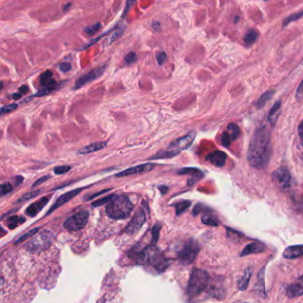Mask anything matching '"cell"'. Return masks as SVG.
Masks as SVG:
<instances>
[{
	"instance_id": "6da1fadb",
	"label": "cell",
	"mask_w": 303,
	"mask_h": 303,
	"mask_svg": "<svg viewBox=\"0 0 303 303\" xmlns=\"http://www.w3.org/2000/svg\"><path fill=\"white\" fill-rule=\"evenodd\" d=\"M271 156V136L267 127L255 130L250 143L247 159L250 165L257 169L265 168Z\"/></svg>"
},
{
	"instance_id": "7a4b0ae2",
	"label": "cell",
	"mask_w": 303,
	"mask_h": 303,
	"mask_svg": "<svg viewBox=\"0 0 303 303\" xmlns=\"http://www.w3.org/2000/svg\"><path fill=\"white\" fill-rule=\"evenodd\" d=\"M134 209V205L129 198L125 196H117L112 199L106 207L108 216L115 220H122L129 217Z\"/></svg>"
},
{
	"instance_id": "3957f363",
	"label": "cell",
	"mask_w": 303,
	"mask_h": 303,
	"mask_svg": "<svg viewBox=\"0 0 303 303\" xmlns=\"http://www.w3.org/2000/svg\"><path fill=\"white\" fill-rule=\"evenodd\" d=\"M136 262L141 265H151L157 270L163 271L167 266L166 260L156 246L152 245L140 252L136 256Z\"/></svg>"
},
{
	"instance_id": "277c9868",
	"label": "cell",
	"mask_w": 303,
	"mask_h": 303,
	"mask_svg": "<svg viewBox=\"0 0 303 303\" xmlns=\"http://www.w3.org/2000/svg\"><path fill=\"white\" fill-rule=\"evenodd\" d=\"M209 283V276L201 269H195L191 273L188 284V294L189 296H196L205 289Z\"/></svg>"
},
{
	"instance_id": "5b68a950",
	"label": "cell",
	"mask_w": 303,
	"mask_h": 303,
	"mask_svg": "<svg viewBox=\"0 0 303 303\" xmlns=\"http://www.w3.org/2000/svg\"><path fill=\"white\" fill-rule=\"evenodd\" d=\"M54 235L48 230H45L37 234L36 236L29 241L26 245V248L31 252L39 253L47 249L50 245H52Z\"/></svg>"
},
{
	"instance_id": "8992f818",
	"label": "cell",
	"mask_w": 303,
	"mask_h": 303,
	"mask_svg": "<svg viewBox=\"0 0 303 303\" xmlns=\"http://www.w3.org/2000/svg\"><path fill=\"white\" fill-rule=\"evenodd\" d=\"M199 252V245L195 240H189L179 251L178 257L183 265H189L194 262Z\"/></svg>"
},
{
	"instance_id": "52a82bcc",
	"label": "cell",
	"mask_w": 303,
	"mask_h": 303,
	"mask_svg": "<svg viewBox=\"0 0 303 303\" xmlns=\"http://www.w3.org/2000/svg\"><path fill=\"white\" fill-rule=\"evenodd\" d=\"M88 218L89 213L87 211H80L67 219L64 223V227L69 231H78L85 227Z\"/></svg>"
},
{
	"instance_id": "ba28073f",
	"label": "cell",
	"mask_w": 303,
	"mask_h": 303,
	"mask_svg": "<svg viewBox=\"0 0 303 303\" xmlns=\"http://www.w3.org/2000/svg\"><path fill=\"white\" fill-rule=\"evenodd\" d=\"M106 70V65L104 64L103 66H99V67L94 68L93 70H91L89 72L85 73L83 76H81L75 82V84L73 85V90H78L84 87L85 85L89 84L92 81L96 80L100 76H103V73Z\"/></svg>"
},
{
	"instance_id": "9c48e42d",
	"label": "cell",
	"mask_w": 303,
	"mask_h": 303,
	"mask_svg": "<svg viewBox=\"0 0 303 303\" xmlns=\"http://www.w3.org/2000/svg\"><path fill=\"white\" fill-rule=\"evenodd\" d=\"M273 182L276 186L283 191H286L291 187L292 176L288 169L285 167H280L273 173Z\"/></svg>"
},
{
	"instance_id": "30bf717a",
	"label": "cell",
	"mask_w": 303,
	"mask_h": 303,
	"mask_svg": "<svg viewBox=\"0 0 303 303\" xmlns=\"http://www.w3.org/2000/svg\"><path fill=\"white\" fill-rule=\"evenodd\" d=\"M196 134L195 131H191L189 134L184 135L183 137L176 139L170 143L168 150L174 151V152H181L187 150L188 148L190 147L193 142L196 139Z\"/></svg>"
},
{
	"instance_id": "8fae6325",
	"label": "cell",
	"mask_w": 303,
	"mask_h": 303,
	"mask_svg": "<svg viewBox=\"0 0 303 303\" xmlns=\"http://www.w3.org/2000/svg\"><path fill=\"white\" fill-rule=\"evenodd\" d=\"M146 221V215L144 211L142 209H139L135 214L134 215V217L131 220L128 226L126 227L125 231L126 233H128L130 235H134L136 232H138L140 230V228L143 227V224Z\"/></svg>"
},
{
	"instance_id": "7c38bea8",
	"label": "cell",
	"mask_w": 303,
	"mask_h": 303,
	"mask_svg": "<svg viewBox=\"0 0 303 303\" xmlns=\"http://www.w3.org/2000/svg\"><path fill=\"white\" fill-rule=\"evenodd\" d=\"M156 164L153 163H146L142 165H135L132 166L130 168L121 171L118 174H116V177H125V176H130L134 174H143V173H148L151 172L156 167Z\"/></svg>"
},
{
	"instance_id": "4fadbf2b",
	"label": "cell",
	"mask_w": 303,
	"mask_h": 303,
	"mask_svg": "<svg viewBox=\"0 0 303 303\" xmlns=\"http://www.w3.org/2000/svg\"><path fill=\"white\" fill-rule=\"evenodd\" d=\"M84 189H85V188L76 189H73L72 191L67 192V193H65V194L62 195V196H60L58 199L56 200V202L54 203V205L51 207V209H50L49 212H48V214L52 213V212H54V210L57 209L60 206H62V205H64V204H66L69 201L72 200V198H74V197L77 196L78 194H80L81 191H82Z\"/></svg>"
},
{
	"instance_id": "5bb4252c",
	"label": "cell",
	"mask_w": 303,
	"mask_h": 303,
	"mask_svg": "<svg viewBox=\"0 0 303 303\" xmlns=\"http://www.w3.org/2000/svg\"><path fill=\"white\" fill-rule=\"evenodd\" d=\"M303 293V275L300 276L297 280L294 282V284L290 285L286 289V294L289 296L290 298L298 297L302 295Z\"/></svg>"
},
{
	"instance_id": "9a60e30c",
	"label": "cell",
	"mask_w": 303,
	"mask_h": 303,
	"mask_svg": "<svg viewBox=\"0 0 303 303\" xmlns=\"http://www.w3.org/2000/svg\"><path fill=\"white\" fill-rule=\"evenodd\" d=\"M226 154L221 151H215L206 156V160L209 161L213 165L218 167H222L226 162Z\"/></svg>"
},
{
	"instance_id": "2e32d148",
	"label": "cell",
	"mask_w": 303,
	"mask_h": 303,
	"mask_svg": "<svg viewBox=\"0 0 303 303\" xmlns=\"http://www.w3.org/2000/svg\"><path fill=\"white\" fill-rule=\"evenodd\" d=\"M106 146H107V142H95V143H90L85 147L81 148L80 150L77 152V154L78 155H88L91 153L99 152Z\"/></svg>"
},
{
	"instance_id": "e0dca14e",
	"label": "cell",
	"mask_w": 303,
	"mask_h": 303,
	"mask_svg": "<svg viewBox=\"0 0 303 303\" xmlns=\"http://www.w3.org/2000/svg\"><path fill=\"white\" fill-rule=\"evenodd\" d=\"M48 201H49V197L48 196H45V197L41 198L39 200L37 201L36 203L32 204L26 210V213H27L28 215H30L31 217L35 216L36 214H38L41 210L45 207V205H47Z\"/></svg>"
},
{
	"instance_id": "ac0fdd59",
	"label": "cell",
	"mask_w": 303,
	"mask_h": 303,
	"mask_svg": "<svg viewBox=\"0 0 303 303\" xmlns=\"http://www.w3.org/2000/svg\"><path fill=\"white\" fill-rule=\"evenodd\" d=\"M265 251V246L258 243V242H254L252 244H249L247 246H245V249L243 250L241 256H246L252 254H259V253H263Z\"/></svg>"
},
{
	"instance_id": "d6986e66",
	"label": "cell",
	"mask_w": 303,
	"mask_h": 303,
	"mask_svg": "<svg viewBox=\"0 0 303 303\" xmlns=\"http://www.w3.org/2000/svg\"><path fill=\"white\" fill-rule=\"evenodd\" d=\"M284 256L287 259L298 258L303 256V245H292L284 252Z\"/></svg>"
},
{
	"instance_id": "ffe728a7",
	"label": "cell",
	"mask_w": 303,
	"mask_h": 303,
	"mask_svg": "<svg viewBox=\"0 0 303 303\" xmlns=\"http://www.w3.org/2000/svg\"><path fill=\"white\" fill-rule=\"evenodd\" d=\"M178 174H190L193 176V178L189 181V184H193V183L196 182V180L202 178L204 174L202 173V171L199 169H196V168H192V167H186V168H183V169L179 170L177 172Z\"/></svg>"
},
{
	"instance_id": "44dd1931",
	"label": "cell",
	"mask_w": 303,
	"mask_h": 303,
	"mask_svg": "<svg viewBox=\"0 0 303 303\" xmlns=\"http://www.w3.org/2000/svg\"><path fill=\"white\" fill-rule=\"evenodd\" d=\"M281 101H277L274 106L272 107L270 112L268 113V117H267V120L270 123V125L272 126L276 125V120L278 118V116L280 115L281 113Z\"/></svg>"
},
{
	"instance_id": "7402d4cb",
	"label": "cell",
	"mask_w": 303,
	"mask_h": 303,
	"mask_svg": "<svg viewBox=\"0 0 303 303\" xmlns=\"http://www.w3.org/2000/svg\"><path fill=\"white\" fill-rule=\"evenodd\" d=\"M39 80H40L41 85H43L44 87L57 86L56 82L53 78V72L51 71H46L43 74H41Z\"/></svg>"
},
{
	"instance_id": "603a6c76",
	"label": "cell",
	"mask_w": 303,
	"mask_h": 303,
	"mask_svg": "<svg viewBox=\"0 0 303 303\" xmlns=\"http://www.w3.org/2000/svg\"><path fill=\"white\" fill-rule=\"evenodd\" d=\"M180 152H174L171 150H166V151H161V152L156 153V155L152 156L150 159L151 160H157V159H168V158H173L176 156H178Z\"/></svg>"
},
{
	"instance_id": "cb8c5ba5",
	"label": "cell",
	"mask_w": 303,
	"mask_h": 303,
	"mask_svg": "<svg viewBox=\"0 0 303 303\" xmlns=\"http://www.w3.org/2000/svg\"><path fill=\"white\" fill-rule=\"evenodd\" d=\"M252 274H253V269H252L251 267H248V268L245 270V274L241 277L240 280H239L238 284H237L238 289L241 290V291H244V290L246 289V288L248 287Z\"/></svg>"
},
{
	"instance_id": "d4e9b609",
	"label": "cell",
	"mask_w": 303,
	"mask_h": 303,
	"mask_svg": "<svg viewBox=\"0 0 303 303\" xmlns=\"http://www.w3.org/2000/svg\"><path fill=\"white\" fill-rule=\"evenodd\" d=\"M125 32V26H116V29L114 30V32H112V35L108 38L107 42L109 45H111L112 43H114L115 41L119 39L123 33Z\"/></svg>"
},
{
	"instance_id": "484cf974",
	"label": "cell",
	"mask_w": 303,
	"mask_h": 303,
	"mask_svg": "<svg viewBox=\"0 0 303 303\" xmlns=\"http://www.w3.org/2000/svg\"><path fill=\"white\" fill-rule=\"evenodd\" d=\"M257 38H258V33L256 32V31H254V29H252L246 32V34L244 37V41H245V45L249 46V45H253L254 42L257 40Z\"/></svg>"
},
{
	"instance_id": "4316f807",
	"label": "cell",
	"mask_w": 303,
	"mask_h": 303,
	"mask_svg": "<svg viewBox=\"0 0 303 303\" xmlns=\"http://www.w3.org/2000/svg\"><path fill=\"white\" fill-rule=\"evenodd\" d=\"M227 132V134H229L231 141H236V139L239 137V134H240L239 127L236 124H234V123L228 125Z\"/></svg>"
},
{
	"instance_id": "83f0119b",
	"label": "cell",
	"mask_w": 303,
	"mask_h": 303,
	"mask_svg": "<svg viewBox=\"0 0 303 303\" xmlns=\"http://www.w3.org/2000/svg\"><path fill=\"white\" fill-rule=\"evenodd\" d=\"M275 94V91L271 90V91H268L266 92L265 94H263L260 99L258 100V103H257V107L263 108L264 107V105L272 98V96Z\"/></svg>"
},
{
	"instance_id": "f1b7e54d",
	"label": "cell",
	"mask_w": 303,
	"mask_h": 303,
	"mask_svg": "<svg viewBox=\"0 0 303 303\" xmlns=\"http://www.w3.org/2000/svg\"><path fill=\"white\" fill-rule=\"evenodd\" d=\"M56 89H57V86H54V87H44V88H42V89L39 90V91H38L36 94L31 96L30 98L28 97V98L26 99V101L28 102V101H30V100L33 98V97H43V96H45V95H47V94L53 93L54 90Z\"/></svg>"
},
{
	"instance_id": "f546056e",
	"label": "cell",
	"mask_w": 303,
	"mask_h": 303,
	"mask_svg": "<svg viewBox=\"0 0 303 303\" xmlns=\"http://www.w3.org/2000/svg\"><path fill=\"white\" fill-rule=\"evenodd\" d=\"M202 222L206 225H212V226H218L219 223H220L218 219L216 218L214 215L209 214H204V216L202 218Z\"/></svg>"
},
{
	"instance_id": "4dcf8cb0",
	"label": "cell",
	"mask_w": 303,
	"mask_h": 303,
	"mask_svg": "<svg viewBox=\"0 0 303 303\" xmlns=\"http://www.w3.org/2000/svg\"><path fill=\"white\" fill-rule=\"evenodd\" d=\"M190 205H191V202H189V201H183V202H180L178 204H176V205H175L176 214L179 215V214H183L184 211H186L190 206Z\"/></svg>"
},
{
	"instance_id": "1f68e13d",
	"label": "cell",
	"mask_w": 303,
	"mask_h": 303,
	"mask_svg": "<svg viewBox=\"0 0 303 303\" xmlns=\"http://www.w3.org/2000/svg\"><path fill=\"white\" fill-rule=\"evenodd\" d=\"M102 28V24L100 23H94L90 26L85 28V32H86L88 35H94L96 32L100 31V29Z\"/></svg>"
},
{
	"instance_id": "d6a6232c",
	"label": "cell",
	"mask_w": 303,
	"mask_h": 303,
	"mask_svg": "<svg viewBox=\"0 0 303 303\" xmlns=\"http://www.w3.org/2000/svg\"><path fill=\"white\" fill-rule=\"evenodd\" d=\"M115 196H116V195H113V194H112V195H110V196H105V197H103V198H101V199H99V200L95 201L92 205H93V206H95V207H96V206H100V205H104V204H109V203L115 197Z\"/></svg>"
},
{
	"instance_id": "836d02e7",
	"label": "cell",
	"mask_w": 303,
	"mask_h": 303,
	"mask_svg": "<svg viewBox=\"0 0 303 303\" xmlns=\"http://www.w3.org/2000/svg\"><path fill=\"white\" fill-rule=\"evenodd\" d=\"M115 29H116V27L112 28V30H111V31H109V32H103V34H101L98 38H94V39H93V40L90 41L89 43H88L87 45H85V46L83 47V50L86 49V48H88V47L92 46L93 45H95V44H96V43H97L100 39H102V38H103V37L105 36V35H108L109 33H111V32H113Z\"/></svg>"
},
{
	"instance_id": "e575fe53",
	"label": "cell",
	"mask_w": 303,
	"mask_h": 303,
	"mask_svg": "<svg viewBox=\"0 0 303 303\" xmlns=\"http://www.w3.org/2000/svg\"><path fill=\"white\" fill-rule=\"evenodd\" d=\"M41 190H37V191L33 192H29L27 194H25V195H23L22 197H20L19 198L18 201H17V203H21V202H25V201L30 200V199H32L33 197H35V196H38L39 193H40Z\"/></svg>"
},
{
	"instance_id": "d590c367",
	"label": "cell",
	"mask_w": 303,
	"mask_h": 303,
	"mask_svg": "<svg viewBox=\"0 0 303 303\" xmlns=\"http://www.w3.org/2000/svg\"><path fill=\"white\" fill-rule=\"evenodd\" d=\"M13 185L10 183H4L1 184V196H4L13 190Z\"/></svg>"
},
{
	"instance_id": "8d00e7d4",
	"label": "cell",
	"mask_w": 303,
	"mask_h": 303,
	"mask_svg": "<svg viewBox=\"0 0 303 303\" xmlns=\"http://www.w3.org/2000/svg\"><path fill=\"white\" fill-rule=\"evenodd\" d=\"M16 109H17V104L16 103H12V104H9V105H5V106L2 107V109H1V115L3 116V115L7 114L9 112H14V110H16Z\"/></svg>"
},
{
	"instance_id": "74e56055",
	"label": "cell",
	"mask_w": 303,
	"mask_h": 303,
	"mask_svg": "<svg viewBox=\"0 0 303 303\" xmlns=\"http://www.w3.org/2000/svg\"><path fill=\"white\" fill-rule=\"evenodd\" d=\"M156 61L159 65H163L167 61V54L164 51H159L156 53Z\"/></svg>"
},
{
	"instance_id": "f35d334b",
	"label": "cell",
	"mask_w": 303,
	"mask_h": 303,
	"mask_svg": "<svg viewBox=\"0 0 303 303\" xmlns=\"http://www.w3.org/2000/svg\"><path fill=\"white\" fill-rule=\"evenodd\" d=\"M71 170V166L69 165H59L54 167V172L55 174H66L69 171Z\"/></svg>"
},
{
	"instance_id": "ab89813d",
	"label": "cell",
	"mask_w": 303,
	"mask_h": 303,
	"mask_svg": "<svg viewBox=\"0 0 303 303\" xmlns=\"http://www.w3.org/2000/svg\"><path fill=\"white\" fill-rule=\"evenodd\" d=\"M136 61H137V55L134 52H130L129 54L125 55V62L126 64H133Z\"/></svg>"
},
{
	"instance_id": "60d3db41",
	"label": "cell",
	"mask_w": 303,
	"mask_h": 303,
	"mask_svg": "<svg viewBox=\"0 0 303 303\" xmlns=\"http://www.w3.org/2000/svg\"><path fill=\"white\" fill-rule=\"evenodd\" d=\"M24 219H19L17 216H13L9 219V227L11 229H13L14 227H17V224L20 222H23Z\"/></svg>"
},
{
	"instance_id": "b9f144b4",
	"label": "cell",
	"mask_w": 303,
	"mask_h": 303,
	"mask_svg": "<svg viewBox=\"0 0 303 303\" xmlns=\"http://www.w3.org/2000/svg\"><path fill=\"white\" fill-rule=\"evenodd\" d=\"M222 143H223L224 147H228L229 144L231 143V138L229 136V134H227V132H225L222 136Z\"/></svg>"
},
{
	"instance_id": "7bdbcfd3",
	"label": "cell",
	"mask_w": 303,
	"mask_h": 303,
	"mask_svg": "<svg viewBox=\"0 0 303 303\" xmlns=\"http://www.w3.org/2000/svg\"><path fill=\"white\" fill-rule=\"evenodd\" d=\"M302 16H303V12H301V13H298V14H293L292 16H290L289 18L285 19L284 25H286V24H288V23H291V22L296 21V20L301 18Z\"/></svg>"
},
{
	"instance_id": "ee69618b",
	"label": "cell",
	"mask_w": 303,
	"mask_h": 303,
	"mask_svg": "<svg viewBox=\"0 0 303 303\" xmlns=\"http://www.w3.org/2000/svg\"><path fill=\"white\" fill-rule=\"evenodd\" d=\"M38 230V228H35V229H32V231L28 232L27 234H25L24 236H22L18 241H16V244H19L20 242H23V241L26 240L27 238H30L31 236L35 235L37 232Z\"/></svg>"
},
{
	"instance_id": "f6af8a7d",
	"label": "cell",
	"mask_w": 303,
	"mask_h": 303,
	"mask_svg": "<svg viewBox=\"0 0 303 303\" xmlns=\"http://www.w3.org/2000/svg\"><path fill=\"white\" fill-rule=\"evenodd\" d=\"M159 231H160V226H159V225H156L155 227H153V230H152V237H153V241H154V242H157Z\"/></svg>"
},
{
	"instance_id": "bcb514c9",
	"label": "cell",
	"mask_w": 303,
	"mask_h": 303,
	"mask_svg": "<svg viewBox=\"0 0 303 303\" xmlns=\"http://www.w3.org/2000/svg\"><path fill=\"white\" fill-rule=\"evenodd\" d=\"M51 178V176L50 175H45V176H43V177H41V178L38 179V180H37L35 183L32 184V187H36V186H38V185H40L41 183H45L46 182L48 179Z\"/></svg>"
},
{
	"instance_id": "7dc6e473",
	"label": "cell",
	"mask_w": 303,
	"mask_h": 303,
	"mask_svg": "<svg viewBox=\"0 0 303 303\" xmlns=\"http://www.w3.org/2000/svg\"><path fill=\"white\" fill-rule=\"evenodd\" d=\"M60 70L63 72H70L72 70V65L70 63H63L60 65Z\"/></svg>"
},
{
	"instance_id": "c3c4849f",
	"label": "cell",
	"mask_w": 303,
	"mask_h": 303,
	"mask_svg": "<svg viewBox=\"0 0 303 303\" xmlns=\"http://www.w3.org/2000/svg\"><path fill=\"white\" fill-rule=\"evenodd\" d=\"M296 98L298 99V100L303 98V80L299 85L298 89H297V92H296Z\"/></svg>"
},
{
	"instance_id": "681fc988",
	"label": "cell",
	"mask_w": 303,
	"mask_h": 303,
	"mask_svg": "<svg viewBox=\"0 0 303 303\" xmlns=\"http://www.w3.org/2000/svg\"><path fill=\"white\" fill-rule=\"evenodd\" d=\"M298 133L300 139H301V142H302V144H303V120L302 121L301 124L299 125Z\"/></svg>"
},
{
	"instance_id": "f907efd6",
	"label": "cell",
	"mask_w": 303,
	"mask_h": 303,
	"mask_svg": "<svg viewBox=\"0 0 303 303\" xmlns=\"http://www.w3.org/2000/svg\"><path fill=\"white\" fill-rule=\"evenodd\" d=\"M28 92H29V87L27 85H23L22 87L19 88V93L21 94H27Z\"/></svg>"
},
{
	"instance_id": "816d5d0a",
	"label": "cell",
	"mask_w": 303,
	"mask_h": 303,
	"mask_svg": "<svg viewBox=\"0 0 303 303\" xmlns=\"http://www.w3.org/2000/svg\"><path fill=\"white\" fill-rule=\"evenodd\" d=\"M134 1H128V2H126V6H125V11H124V14H123V16H124V17L126 15L127 10H129L130 5H134Z\"/></svg>"
},
{
	"instance_id": "f5cc1de1",
	"label": "cell",
	"mask_w": 303,
	"mask_h": 303,
	"mask_svg": "<svg viewBox=\"0 0 303 303\" xmlns=\"http://www.w3.org/2000/svg\"><path fill=\"white\" fill-rule=\"evenodd\" d=\"M159 189H160L162 194H165V193L167 192V190H168V187H166V186H160V187H159Z\"/></svg>"
},
{
	"instance_id": "db71d44e",
	"label": "cell",
	"mask_w": 303,
	"mask_h": 303,
	"mask_svg": "<svg viewBox=\"0 0 303 303\" xmlns=\"http://www.w3.org/2000/svg\"><path fill=\"white\" fill-rule=\"evenodd\" d=\"M22 96H23V94L18 93V94H14V95H13V98H14V100H20V99L22 98Z\"/></svg>"
},
{
	"instance_id": "11a10c76",
	"label": "cell",
	"mask_w": 303,
	"mask_h": 303,
	"mask_svg": "<svg viewBox=\"0 0 303 303\" xmlns=\"http://www.w3.org/2000/svg\"><path fill=\"white\" fill-rule=\"evenodd\" d=\"M71 5H72L71 3H69L68 5H64V6H63V11H67V10L69 9V6H71Z\"/></svg>"
},
{
	"instance_id": "9f6ffc18",
	"label": "cell",
	"mask_w": 303,
	"mask_h": 303,
	"mask_svg": "<svg viewBox=\"0 0 303 303\" xmlns=\"http://www.w3.org/2000/svg\"><path fill=\"white\" fill-rule=\"evenodd\" d=\"M3 89V82H1V90Z\"/></svg>"
},
{
	"instance_id": "6f0895ef",
	"label": "cell",
	"mask_w": 303,
	"mask_h": 303,
	"mask_svg": "<svg viewBox=\"0 0 303 303\" xmlns=\"http://www.w3.org/2000/svg\"></svg>"
}]
</instances>
